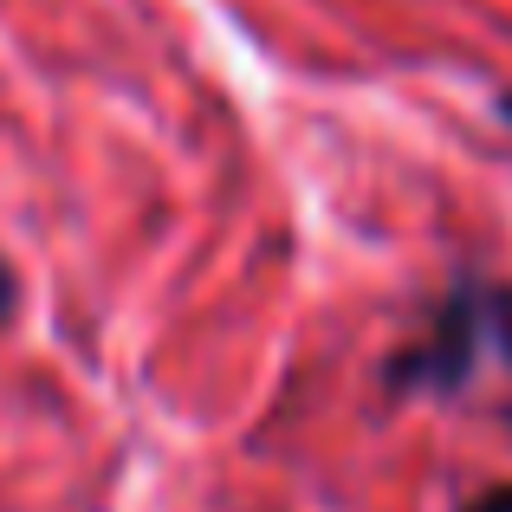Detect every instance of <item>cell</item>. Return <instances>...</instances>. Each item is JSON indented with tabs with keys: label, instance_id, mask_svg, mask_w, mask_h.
I'll use <instances>...</instances> for the list:
<instances>
[{
	"label": "cell",
	"instance_id": "cell-1",
	"mask_svg": "<svg viewBox=\"0 0 512 512\" xmlns=\"http://www.w3.org/2000/svg\"><path fill=\"white\" fill-rule=\"evenodd\" d=\"M480 363H487V331H480V273H461L448 286V299L435 305L428 331L415 344H402L383 363V389L396 402H454L474 389Z\"/></svg>",
	"mask_w": 512,
	"mask_h": 512
},
{
	"label": "cell",
	"instance_id": "cell-2",
	"mask_svg": "<svg viewBox=\"0 0 512 512\" xmlns=\"http://www.w3.org/2000/svg\"><path fill=\"white\" fill-rule=\"evenodd\" d=\"M480 331H487V357H500L512 376V279H480ZM500 428L512 435V396L500 409Z\"/></svg>",
	"mask_w": 512,
	"mask_h": 512
},
{
	"label": "cell",
	"instance_id": "cell-3",
	"mask_svg": "<svg viewBox=\"0 0 512 512\" xmlns=\"http://www.w3.org/2000/svg\"><path fill=\"white\" fill-rule=\"evenodd\" d=\"M454 512H512V480H493V487H480V493H467Z\"/></svg>",
	"mask_w": 512,
	"mask_h": 512
},
{
	"label": "cell",
	"instance_id": "cell-4",
	"mask_svg": "<svg viewBox=\"0 0 512 512\" xmlns=\"http://www.w3.org/2000/svg\"><path fill=\"white\" fill-rule=\"evenodd\" d=\"M20 318V273H13V260L0 253V331Z\"/></svg>",
	"mask_w": 512,
	"mask_h": 512
},
{
	"label": "cell",
	"instance_id": "cell-5",
	"mask_svg": "<svg viewBox=\"0 0 512 512\" xmlns=\"http://www.w3.org/2000/svg\"><path fill=\"white\" fill-rule=\"evenodd\" d=\"M500 124H512V91H500Z\"/></svg>",
	"mask_w": 512,
	"mask_h": 512
}]
</instances>
